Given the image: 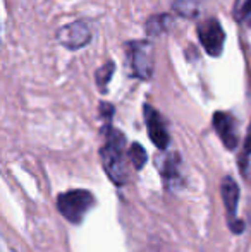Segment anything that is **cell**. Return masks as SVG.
Returning a JSON list of instances; mask_svg holds the SVG:
<instances>
[{
  "mask_svg": "<svg viewBox=\"0 0 251 252\" xmlns=\"http://www.w3.org/2000/svg\"><path fill=\"white\" fill-rule=\"evenodd\" d=\"M124 136L117 130H110L105 148L102 150L104 166L107 170L108 177L115 184H122L126 180V166L122 159V146H124Z\"/></svg>",
  "mask_w": 251,
  "mask_h": 252,
  "instance_id": "6da1fadb",
  "label": "cell"
},
{
  "mask_svg": "<svg viewBox=\"0 0 251 252\" xmlns=\"http://www.w3.org/2000/svg\"><path fill=\"white\" fill-rule=\"evenodd\" d=\"M95 199L88 190H69L59 196L57 208L66 220L72 223H79L88 211L93 208Z\"/></svg>",
  "mask_w": 251,
  "mask_h": 252,
  "instance_id": "7a4b0ae2",
  "label": "cell"
},
{
  "mask_svg": "<svg viewBox=\"0 0 251 252\" xmlns=\"http://www.w3.org/2000/svg\"><path fill=\"white\" fill-rule=\"evenodd\" d=\"M198 36L203 45L205 52L212 57H218L224 50L225 33L217 19H207L198 26Z\"/></svg>",
  "mask_w": 251,
  "mask_h": 252,
  "instance_id": "3957f363",
  "label": "cell"
},
{
  "mask_svg": "<svg viewBox=\"0 0 251 252\" xmlns=\"http://www.w3.org/2000/svg\"><path fill=\"white\" fill-rule=\"evenodd\" d=\"M57 40L61 41V45L69 48V50H77V48H83L84 45L90 43L91 31L84 23L76 21V23L67 24V26H64L62 30L59 31Z\"/></svg>",
  "mask_w": 251,
  "mask_h": 252,
  "instance_id": "277c9868",
  "label": "cell"
},
{
  "mask_svg": "<svg viewBox=\"0 0 251 252\" xmlns=\"http://www.w3.org/2000/svg\"><path fill=\"white\" fill-rule=\"evenodd\" d=\"M144 122H146L148 136L153 141V144L160 150H165L169 144V134L165 130L164 124H162V119L157 113V110L151 108L150 105H144Z\"/></svg>",
  "mask_w": 251,
  "mask_h": 252,
  "instance_id": "5b68a950",
  "label": "cell"
},
{
  "mask_svg": "<svg viewBox=\"0 0 251 252\" xmlns=\"http://www.w3.org/2000/svg\"><path fill=\"white\" fill-rule=\"evenodd\" d=\"M129 59L133 63V70L138 77H150L151 74V59L150 47L146 43H133L129 45Z\"/></svg>",
  "mask_w": 251,
  "mask_h": 252,
  "instance_id": "8992f818",
  "label": "cell"
},
{
  "mask_svg": "<svg viewBox=\"0 0 251 252\" xmlns=\"http://www.w3.org/2000/svg\"><path fill=\"white\" fill-rule=\"evenodd\" d=\"M214 127L218 136H220V139L224 141L225 148H227V150H234L236 144H238V137H236L231 117L224 112H217L214 115Z\"/></svg>",
  "mask_w": 251,
  "mask_h": 252,
  "instance_id": "52a82bcc",
  "label": "cell"
},
{
  "mask_svg": "<svg viewBox=\"0 0 251 252\" xmlns=\"http://www.w3.org/2000/svg\"><path fill=\"white\" fill-rule=\"evenodd\" d=\"M220 194H222V201L224 206L227 209L229 215H234L236 208H238V201H239V187L231 177H225L220 184Z\"/></svg>",
  "mask_w": 251,
  "mask_h": 252,
  "instance_id": "ba28073f",
  "label": "cell"
},
{
  "mask_svg": "<svg viewBox=\"0 0 251 252\" xmlns=\"http://www.w3.org/2000/svg\"><path fill=\"white\" fill-rule=\"evenodd\" d=\"M129 159H131V163H133V166L134 168H143L144 166V163H146V159H148V156H146V151H144V148L141 146V144H138V143H134L133 146L129 148Z\"/></svg>",
  "mask_w": 251,
  "mask_h": 252,
  "instance_id": "9c48e42d",
  "label": "cell"
},
{
  "mask_svg": "<svg viewBox=\"0 0 251 252\" xmlns=\"http://www.w3.org/2000/svg\"><path fill=\"white\" fill-rule=\"evenodd\" d=\"M114 62H107L105 65H102L100 69L97 70V84L100 86V90L102 91H105L107 90V84H108V81H110V77H112V74H114Z\"/></svg>",
  "mask_w": 251,
  "mask_h": 252,
  "instance_id": "30bf717a",
  "label": "cell"
},
{
  "mask_svg": "<svg viewBox=\"0 0 251 252\" xmlns=\"http://www.w3.org/2000/svg\"><path fill=\"white\" fill-rule=\"evenodd\" d=\"M236 17L243 23H248L251 19V0H239L236 7Z\"/></svg>",
  "mask_w": 251,
  "mask_h": 252,
  "instance_id": "8fae6325",
  "label": "cell"
},
{
  "mask_svg": "<svg viewBox=\"0 0 251 252\" xmlns=\"http://www.w3.org/2000/svg\"><path fill=\"white\" fill-rule=\"evenodd\" d=\"M231 228H232V232H236V233L243 232V223H241V221H238V223H231Z\"/></svg>",
  "mask_w": 251,
  "mask_h": 252,
  "instance_id": "7c38bea8",
  "label": "cell"
},
{
  "mask_svg": "<svg viewBox=\"0 0 251 252\" xmlns=\"http://www.w3.org/2000/svg\"><path fill=\"white\" fill-rule=\"evenodd\" d=\"M246 151H248V153H251V132H250L248 139H246Z\"/></svg>",
  "mask_w": 251,
  "mask_h": 252,
  "instance_id": "4fadbf2b",
  "label": "cell"
}]
</instances>
